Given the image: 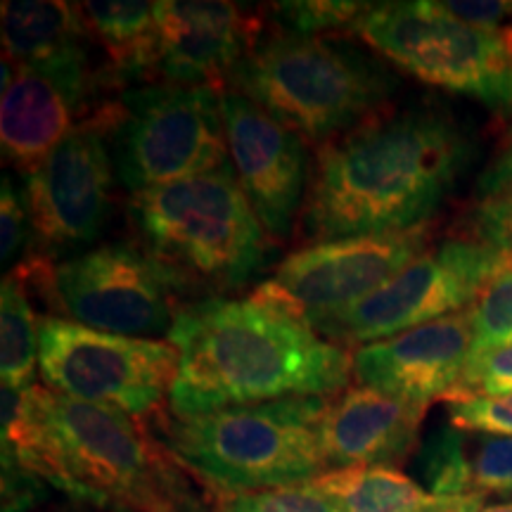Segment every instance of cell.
I'll use <instances>...</instances> for the list:
<instances>
[{
	"mask_svg": "<svg viewBox=\"0 0 512 512\" xmlns=\"http://www.w3.org/2000/svg\"><path fill=\"white\" fill-rule=\"evenodd\" d=\"M93 46L79 3H3V60L102 88L112 79L93 64Z\"/></svg>",
	"mask_w": 512,
	"mask_h": 512,
	"instance_id": "obj_19",
	"label": "cell"
},
{
	"mask_svg": "<svg viewBox=\"0 0 512 512\" xmlns=\"http://www.w3.org/2000/svg\"><path fill=\"white\" fill-rule=\"evenodd\" d=\"M463 238L482 242L498 254L512 249V136L479 176Z\"/></svg>",
	"mask_w": 512,
	"mask_h": 512,
	"instance_id": "obj_23",
	"label": "cell"
},
{
	"mask_svg": "<svg viewBox=\"0 0 512 512\" xmlns=\"http://www.w3.org/2000/svg\"><path fill=\"white\" fill-rule=\"evenodd\" d=\"M311 484L335 512H418L432 498L396 467L330 470Z\"/></svg>",
	"mask_w": 512,
	"mask_h": 512,
	"instance_id": "obj_21",
	"label": "cell"
},
{
	"mask_svg": "<svg viewBox=\"0 0 512 512\" xmlns=\"http://www.w3.org/2000/svg\"><path fill=\"white\" fill-rule=\"evenodd\" d=\"M501 394H512V344L472 354L453 401Z\"/></svg>",
	"mask_w": 512,
	"mask_h": 512,
	"instance_id": "obj_29",
	"label": "cell"
},
{
	"mask_svg": "<svg viewBox=\"0 0 512 512\" xmlns=\"http://www.w3.org/2000/svg\"><path fill=\"white\" fill-rule=\"evenodd\" d=\"M479 512H512V501L482 505V508H479Z\"/></svg>",
	"mask_w": 512,
	"mask_h": 512,
	"instance_id": "obj_35",
	"label": "cell"
},
{
	"mask_svg": "<svg viewBox=\"0 0 512 512\" xmlns=\"http://www.w3.org/2000/svg\"><path fill=\"white\" fill-rule=\"evenodd\" d=\"M41 320L29 302V290L15 273H5L0 290V370L5 387L29 392L38 366Z\"/></svg>",
	"mask_w": 512,
	"mask_h": 512,
	"instance_id": "obj_22",
	"label": "cell"
},
{
	"mask_svg": "<svg viewBox=\"0 0 512 512\" xmlns=\"http://www.w3.org/2000/svg\"><path fill=\"white\" fill-rule=\"evenodd\" d=\"M46 479L3 451V512H29L48 496Z\"/></svg>",
	"mask_w": 512,
	"mask_h": 512,
	"instance_id": "obj_32",
	"label": "cell"
},
{
	"mask_svg": "<svg viewBox=\"0 0 512 512\" xmlns=\"http://www.w3.org/2000/svg\"><path fill=\"white\" fill-rule=\"evenodd\" d=\"M448 425L463 432L512 437V394L472 396L448 403Z\"/></svg>",
	"mask_w": 512,
	"mask_h": 512,
	"instance_id": "obj_30",
	"label": "cell"
},
{
	"mask_svg": "<svg viewBox=\"0 0 512 512\" xmlns=\"http://www.w3.org/2000/svg\"><path fill=\"white\" fill-rule=\"evenodd\" d=\"M230 164L271 240H287L302 216L311 164L306 140L254 100L223 91Z\"/></svg>",
	"mask_w": 512,
	"mask_h": 512,
	"instance_id": "obj_14",
	"label": "cell"
},
{
	"mask_svg": "<svg viewBox=\"0 0 512 512\" xmlns=\"http://www.w3.org/2000/svg\"><path fill=\"white\" fill-rule=\"evenodd\" d=\"M465 453L470 494L512 496V437L467 432Z\"/></svg>",
	"mask_w": 512,
	"mask_h": 512,
	"instance_id": "obj_26",
	"label": "cell"
},
{
	"mask_svg": "<svg viewBox=\"0 0 512 512\" xmlns=\"http://www.w3.org/2000/svg\"><path fill=\"white\" fill-rule=\"evenodd\" d=\"M166 339L181 356L169 392V413L181 418L290 396L335 399L354 375L347 351L259 292L185 304Z\"/></svg>",
	"mask_w": 512,
	"mask_h": 512,
	"instance_id": "obj_3",
	"label": "cell"
},
{
	"mask_svg": "<svg viewBox=\"0 0 512 512\" xmlns=\"http://www.w3.org/2000/svg\"><path fill=\"white\" fill-rule=\"evenodd\" d=\"M470 157V136L444 107L384 105L318 145L302 209L304 235L316 245L427 226Z\"/></svg>",
	"mask_w": 512,
	"mask_h": 512,
	"instance_id": "obj_1",
	"label": "cell"
},
{
	"mask_svg": "<svg viewBox=\"0 0 512 512\" xmlns=\"http://www.w3.org/2000/svg\"><path fill=\"white\" fill-rule=\"evenodd\" d=\"M3 451L102 512H209L188 470L131 415L3 384Z\"/></svg>",
	"mask_w": 512,
	"mask_h": 512,
	"instance_id": "obj_2",
	"label": "cell"
},
{
	"mask_svg": "<svg viewBox=\"0 0 512 512\" xmlns=\"http://www.w3.org/2000/svg\"><path fill=\"white\" fill-rule=\"evenodd\" d=\"M427 406L351 387L330 399L320 420V446L330 470L347 467H396L415 451Z\"/></svg>",
	"mask_w": 512,
	"mask_h": 512,
	"instance_id": "obj_18",
	"label": "cell"
},
{
	"mask_svg": "<svg viewBox=\"0 0 512 512\" xmlns=\"http://www.w3.org/2000/svg\"><path fill=\"white\" fill-rule=\"evenodd\" d=\"M38 370L48 389L145 418L174 387L178 349L166 339L100 332L69 318H41Z\"/></svg>",
	"mask_w": 512,
	"mask_h": 512,
	"instance_id": "obj_9",
	"label": "cell"
},
{
	"mask_svg": "<svg viewBox=\"0 0 512 512\" xmlns=\"http://www.w3.org/2000/svg\"><path fill=\"white\" fill-rule=\"evenodd\" d=\"M110 147L131 195L219 169L230 162L223 91L181 83L124 88L112 100Z\"/></svg>",
	"mask_w": 512,
	"mask_h": 512,
	"instance_id": "obj_8",
	"label": "cell"
},
{
	"mask_svg": "<svg viewBox=\"0 0 512 512\" xmlns=\"http://www.w3.org/2000/svg\"><path fill=\"white\" fill-rule=\"evenodd\" d=\"M399 79L380 57L335 34L266 27L226 91L254 100L306 143H328L389 105Z\"/></svg>",
	"mask_w": 512,
	"mask_h": 512,
	"instance_id": "obj_4",
	"label": "cell"
},
{
	"mask_svg": "<svg viewBox=\"0 0 512 512\" xmlns=\"http://www.w3.org/2000/svg\"><path fill=\"white\" fill-rule=\"evenodd\" d=\"M501 254L470 238H453L427 249L366 299L320 318L311 328L347 351L366 347L432 320L467 311L491 275Z\"/></svg>",
	"mask_w": 512,
	"mask_h": 512,
	"instance_id": "obj_11",
	"label": "cell"
},
{
	"mask_svg": "<svg viewBox=\"0 0 512 512\" xmlns=\"http://www.w3.org/2000/svg\"><path fill=\"white\" fill-rule=\"evenodd\" d=\"M498 268H508V271H512V249H510V252L501 254V266H498Z\"/></svg>",
	"mask_w": 512,
	"mask_h": 512,
	"instance_id": "obj_36",
	"label": "cell"
},
{
	"mask_svg": "<svg viewBox=\"0 0 512 512\" xmlns=\"http://www.w3.org/2000/svg\"><path fill=\"white\" fill-rule=\"evenodd\" d=\"M467 432L448 425L434 432L420 451L422 482L432 496H470L467 475Z\"/></svg>",
	"mask_w": 512,
	"mask_h": 512,
	"instance_id": "obj_24",
	"label": "cell"
},
{
	"mask_svg": "<svg viewBox=\"0 0 512 512\" xmlns=\"http://www.w3.org/2000/svg\"><path fill=\"white\" fill-rule=\"evenodd\" d=\"M484 496H432L418 512H479Z\"/></svg>",
	"mask_w": 512,
	"mask_h": 512,
	"instance_id": "obj_34",
	"label": "cell"
},
{
	"mask_svg": "<svg viewBox=\"0 0 512 512\" xmlns=\"http://www.w3.org/2000/svg\"><path fill=\"white\" fill-rule=\"evenodd\" d=\"M351 34L427 86L512 112V24L475 29L441 3L368 5Z\"/></svg>",
	"mask_w": 512,
	"mask_h": 512,
	"instance_id": "obj_7",
	"label": "cell"
},
{
	"mask_svg": "<svg viewBox=\"0 0 512 512\" xmlns=\"http://www.w3.org/2000/svg\"><path fill=\"white\" fill-rule=\"evenodd\" d=\"M432 238L434 226L427 223L401 233L316 242L285 256L256 292L313 325L380 290L425 254Z\"/></svg>",
	"mask_w": 512,
	"mask_h": 512,
	"instance_id": "obj_13",
	"label": "cell"
},
{
	"mask_svg": "<svg viewBox=\"0 0 512 512\" xmlns=\"http://www.w3.org/2000/svg\"><path fill=\"white\" fill-rule=\"evenodd\" d=\"M157 8L155 79L226 91L266 31V10L216 0H169Z\"/></svg>",
	"mask_w": 512,
	"mask_h": 512,
	"instance_id": "obj_15",
	"label": "cell"
},
{
	"mask_svg": "<svg viewBox=\"0 0 512 512\" xmlns=\"http://www.w3.org/2000/svg\"><path fill=\"white\" fill-rule=\"evenodd\" d=\"M128 216L138 245L169 268L185 292L238 290L268 264L271 238L230 162L136 192Z\"/></svg>",
	"mask_w": 512,
	"mask_h": 512,
	"instance_id": "obj_6",
	"label": "cell"
},
{
	"mask_svg": "<svg viewBox=\"0 0 512 512\" xmlns=\"http://www.w3.org/2000/svg\"><path fill=\"white\" fill-rule=\"evenodd\" d=\"M110 102L76 126L46 162L24 176L34 256L76 252L98 240L112 207L114 166Z\"/></svg>",
	"mask_w": 512,
	"mask_h": 512,
	"instance_id": "obj_12",
	"label": "cell"
},
{
	"mask_svg": "<svg viewBox=\"0 0 512 512\" xmlns=\"http://www.w3.org/2000/svg\"><path fill=\"white\" fill-rule=\"evenodd\" d=\"M441 8L460 22L484 31L501 29L512 17L510 0H448Z\"/></svg>",
	"mask_w": 512,
	"mask_h": 512,
	"instance_id": "obj_33",
	"label": "cell"
},
{
	"mask_svg": "<svg viewBox=\"0 0 512 512\" xmlns=\"http://www.w3.org/2000/svg\"><path fill=\"white\" fill-rule=\"evenodd\" d=\"M29 230L31 216L24 192H19L17 185L5 176L3 188H0V261L3 266L17 259L22 247L27 245Z\"/></svg>",
	"mask_w": 512,
	"mask_h": 512,
	"instance_id": "obj_31",
	"label": "cell"
},
{
	"mask_svg": "<svg viewBox=\"0 0 512 512\" xmlns=\"http://www.w3.org/2000/svg\"><path fill=\"white\" fill-rule=\"evenodd\" d=\"M472 347L475 330L467 309L366 344L354 351L351 363L363 387L430 408L434 401L456 399Z\"/></svg>",
	"mask_w": 512,
	"mask_h": 512,
	"instance_id": "obj_16",
	"label": "cell"
},
{
	"mask_svg": "<svg viewBox=\"0 0 512 512\" xmlns=\"http://www.w3.org/2000/svg\"><path fill=\"white\" fill-rule=\"evenodd\" d=\"M95 48L105 55V72L112 83L152 81L157 67V8L155 3H79Z\"/></svg>",
	"mask_w": 512,
	"mask_h": 512,
	"instance_id": "obj_20",
	"label": "cell"
},
{
	"mask_svg": "<svg viewBox=\"0 0 512 512\" xmlns=\"http://www.w3.org/2000/svg\"><path fill=\"white\" fill-rule=\"evenodd\" d=\"M98 86L46 74L29 64L3 60L0 147L3 159L24 176L53 155L76 126L102 105H93Z\"/></svg>",
	"mask_w": 512,
	"mask_h": 512,
	"instance_id": "obj_17",
	"label": "cell"
},
{
	"mask_svg": "<svg viewBox=\"0 0 512 512\" xmlns=\"http://www.w3.org/2000/svg\"><path fill=\"white\" fill-rule=\"evenodd\" d=\"M328 406L325 396H290L185 418L157 411L150 430L211 489H280L328 472L320 446V420Z\"/></svg>",
	"mask_w": 512,
	"mask_h": 512,
	"instance_id": "obj_5",
	"label": "cell"
},
{
	"mask_svg": "<svg viewBox=\"0 0 512 512\" xmlns=\"http://www.w3.org/2000/svg\"><path fill=\"white\" fill-rule=\"evenodd\" d=\"M470 316L475 330L472 354L512 344V271L498 268L491 275L475 304L470 306Z\"/></svg>",
	"mask_w": 512,
	"mask_h": 512,
	"instance_id": "obj_25",
	"label": "cell"
},
{
	"mask_svg": "<svg viewBox=\"0 0 512 512\" xmlns=\"http://www.w3.org/2000/svg\"><path fill=\"white\" fill-rule=\"evenodd\" d=\"M368 3H330V0H306V3H278L271 5L268 15L273 27L294 31V34H328L354 27Z\"/></svg>",
	"mask_w": 512,
	"mask_h": 512,
	"instance_id": "obj_28",
	"label": "cell"
},
{
	"mask_svg": "<svg viewBox=\"0 0 512 512\" xmlns=\"http://www.w3.org/2000/svg\"><path fill=\"white\" fill-rule=\"evenodd\" d=\"M185 287L138 242H110L53 266L43 297L86 328L121 337L171 335Z\"/></svg>",
	"mask_w": 512,
	"mask_h": 512,
	"instance_id": "obj_10",
	"label": "cell"
},
{
	"mask_svg": "<svg viewBox=\"0 0 512 512\" xmlns=\"http://www.w3.org/2000/svg\"><path fill=\"white\" fill-rule=\"evenodd\" d=\"M214 512H335V508L309 482L261 491H216Z\"/></svg>",
	"mask_w": 512,
	"mask_h": 512,
	"instance_id": "obj_27",
	"label": "cell"
}]
</instances>
